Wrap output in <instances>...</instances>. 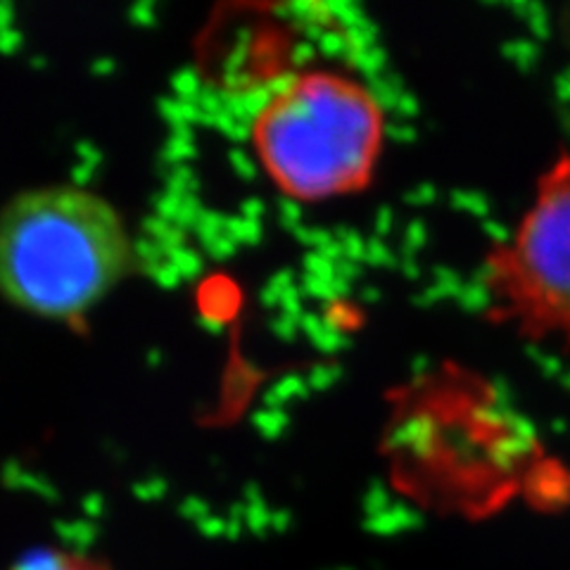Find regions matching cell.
Returning a JSON list of instances; mask_svg holds the SVG:
<instances>
[{"mask_svg": "<svg viewBox=\"0 0 570 570\" xmlns=\"http://www.w3.org/2000/svg\"><path fill=\"white\" fill-rule=\"evenodd\" d=\"M136 266L121 212L79 186H41L0 207V297L46 321L96 309Z\"/></svg>", "mask_w": 570, "mask_h": 570, "instance_id": "obj_1", "label": "cell"}, {"mask_svg": "<svg viewBox=\"0 0 570 570\" xmlns=\"http://www.w3.org/2000/svg\"><path fill=\"white\" fill-rule=\"evenodd\" d=\"M249 138L285 198L328 203L371 186L385 146V110L364 81L307 69L262 105Z\"/></svg>", "mask_w": 570, "mask_h": 570, "instance_id": "obj_2", "label": "cell"}, {"mask_svg": "<svg viewBox=\"0 0 570 570\" xmlns=\"http://www.w3.org/2000/svg\"><path fill=\"white\" fill-rule=\"evenodd\" d=\"M483 288L494 324L570 347V155L538 176L519 224L488 249Z\"/></svg>", "mask_w": 570, "mask_h": 570, "instance_id": "obj_3", "label": "cell"}, {"mask_svg": "<svg viewBox=\"0 0 570 570\" xmlns=\"http://www.w3.org/2000/svg\"><path fill=\"white\" fill-rule=\"evenodd\" d=\"M10 570H115L98 557L86 554L79 549L65 547H41L22 554Z\"/></svg>", "mask_w": 570, "mask_h": 570, "instance_id": "obj_4", "label": "cell"}]
</instances>
